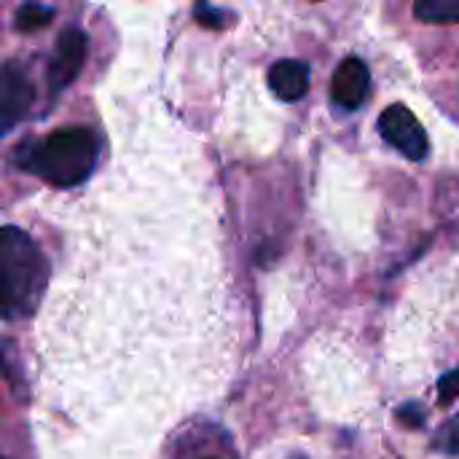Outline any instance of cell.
<instances>
[{
	"mask_svg": "<svg viewBox=\"0 0 459 459\" xmlns=\"http://www.w3.org/2000/svg\"><path fill=\"white\" fill-rule=\"evenodd\" d=\"M97 161V137L86 126H62L19 148V164L51 186L70 188L89 178Z\"/></svg>",
	"mask_w": 459,
	"mask_h": 459,
	"instance_id": "cell-1",
	"label": "cell"
},
{
	"mask_svg": "<svg viewBox=\"0 0 459 459\" xmlns=\"http://www.w3.org/2000/svg\"><path fill=\"white\" fill-rule=\"evenodd\" d=\"M0 272H3V315L8 320L32 315L43 299L48 264L38 250V245L16 226L3 229Z\"/></svg>",
	"mask_w": 459,
	"mask_h": 459,
	"instance_id": "cell-2",
	"label": "cell"
},
{
	"mask_svg": "<svg viewBox=\"0 0 459 459\" xmlns=\"http://www.w3.org/2000/svg\"><path fill=\"white\" fill-rule=\"evenodd\" d=\"M379 132L390 145H395L411 161H422L430 151V143H428V134H425L420 118L401 102L390 105L379 116Z\"/></svg>",
	"mask_w": 459,
	"mask_h": 459,
	"instance_id": "cell-3",
	"label": "cell"
},
{
	"mask_svg": "<svg viewBox=\"0 0 459 459\" xmlns=\"http://www.w3.org/2000/svg\"><path fill=\"white\" fill-rule=\"evenodd\" d=\"M86 51H89V38L78 27H70V30H65L59 35V40L54 46V54H51V62H48V86H51V91H59V89H65V86H70L75 81V75L83 67Z\"/></svg>",
	"mask_w": 459,
	"mask_h": 459,
	"instance_id": "cell-4",
	"label": "cell"
},
{
	"mask_svg": "<svg viewBox=\"0 0 459 459\" xmlns=\"http://www.w3.org/2000/svg\"><path fill=\"white\" fill-rule=\"evenodd\" d=\"M35 100V89L22 67L8 62L0 73V129L11 132Z\"/></svg>",
	"mask_w": 459,
	"mask_h": 459,
	"instance_id": "cell-5",
	"label": "cell"
},
{
	"mask_svg": "<svg viewBox=\"0 0 459 459\" xmlns=\"http://www.w3.org/2000/svg\"><path fill=\"white\" fill-rule=\"evenodd\" d=\"M368 86H371V73L368 65L358 56H347L331 81V97L339 108L344 110H358L366 97H368Z\"/></svg>",
	"mask_w": 459,
	"mask_h": 459,
	"instance_id": "cell-6",
	"label": "cell"
},
{
	"mask_svg": "<svg viewBox=\"0 0 459 459\" xmlns=\"http://www.w3.org/2000/svg\"><path fill=\"white\" fill-rule=\"evenodd\" d=\"M269 86L272 91L285 100L296 102L309 89V65L301 59H280L269 67Z\"/></svg>",
	"mask_w": 459,
	"mask_h": 459,
	"instance_id": "cell-7",
	"label": "cell"
},
{
	"mask_svg": "<svg viewBox=\"0 0 459 459\" xmlns=\"http://www.w3.org/2000/svg\"><path fill=\"white\" fill-rule=\"evenodd\" d=\"M414 13L422 22H436V24L459 22V0H420L414 5Z\"/></svg>",
	"mask_w": 459,
	"mask_h": 459,
	"instance_id": "cell-8",
	"label": "cell"
},
{
	"mask_svg": "<svg viewBox=\"0 0 459 459\" xmlns=\"http://www.w3.org/2000/svg\"><path fill=\"white\" fill-rule=\"evenodd\" d=\"M54 16V8L48 5H38V3H24L19 11H16V30L22 32H35L40 27H46Z\"/></svg>",
	"mask_w": 459,
	"mask_h": 459,
	"instance_id": "cell-9",
	"label": "cell"
},
{
	"mask_svg": "<svg viewBox=\"0 0 459 459\" xmlns=\"http://www.w3.org/2000/svg\"><path fill=\"white\" fill-rule=\"evenodd\" d=\"M433 446L444 455H459V414L441 425V430L433 438Z\"/></svg>",
	"mask_w": 459,
	"mask_h": 459,
	"instance_id": "cell-10",
	"label": "cell"
},
{
	"mask_svg": "<svg viewBox=\"0 0 459 459\" xmlns=\"http://www.w3.org/2000/svg\"><path fill=\"white\" fill-rule=\"evenodd\" d=\"M459 398V368L455 371H449V374H444L441 377V382H438V401L441 403H452V401H457Z\"/></svg>",
	"mask_w": 459,
	"mask_h": 459,
	"instance_id": "cell-11",
	"label": "cell"
},
{
	"mask_svg": "<svg viewBox=\"0 0 459 459\" xmlns=\"http://www.w3.org/2000/svg\"><path fill=\"white\" fill-rule=\"evenodd\" d=\"M196 19L202 22V24H207V27H221V11H212V8H207V5H199L196 8Z\"/></svg>",
	"mask_w": 459,
	"mask_h": 459,
	"instance_id": "cell-12",
	"label": "cell"
},
{
	"mask_svg": "<svg viewBox=\"0 0 459 459\" xmlns=\"http://www.w3.org/2000/svg\"><path fill=\"white\" fill-rule=\"evenodd\" d=\"M411 409H414V406H401L398 417H401V420H406V422H411V425H422V422H425V420H422V414H414Z\"/></svg>",
	"mask_w": 459,
	"mask_h": 459,
	"instance_id": "cell-13",
	"label": "cell"
},
{
	"mask_svg": "<svg viewBox=\"0 0 459 459\" xmlns=\"http://www.w3.org/2000/svg\"><path fill=\"white\" fill-rule=\"evenodd\" d=\"M288 459H307V457H304V455H290Z\"/></svg>",
	"mask_w": 459,
	"mask_h": 459,
	"instance_id": "cell-14",
	"label": "cell"
}]
</instances>
